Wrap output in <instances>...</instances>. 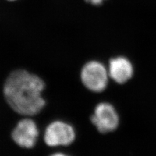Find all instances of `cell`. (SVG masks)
I'll list each match as a JSON object with an SVG mask.
<instances>
[{
    "label": "cell",
    "instance_id": "obj_1",
    "mask_svg": "<svg viewBox=\"0 0 156 156\" xmlns=\"http://www.w3.org/2000/svg\"><path fill=\"white\" fill-rule=\"evenodd\" d=\"M44 89V83L40 77L26 70H17L7 77L3 93L9 106L17 113L33 116L45 105L42 96Z\"/></svg>",
    "mask_w": 156,
    "mask_h": 156
},
{
    "label": "cell",
    "instance_id": "obj_2",
    "mask_svg": "<svg viewBox=\"0 0 156 156\" xmlns=\"http://www.w3.org/2000/svg\"><path fill=\"white\" fill-rule=\"evenodd\" d=\"M109 77L108 69L98 61L87 62L81 72L83 84L87 89L95 92H100L106 89Z\"/></svg>",
    "mask_w": 156,
    "mask_h": 156
},
{
    "label": "cell",
    "instance_id": "obj_3",
    "mask_svg": "<svg viewBox=\"0 0 156 156\" xmlns=\"http://www.w3.org/2000/svg\"><path fill=\"white\" fill-rule=\"evenodd\" d=\"M90 120L97 129L103 133L115 130L119 124V117L115 107L106 102L96 105Z\"/></svg>",
    "mask_w": 156,
    "mask_h": 156
},
{
    "label": "cell",
    "instance_id": "obj_6",
    "mask_svg": "<svg viewBox=\"0 0 156 156\" xmlns=\"http://www.w3.org/2000/svg\"><path fill=\"white\" fill-rule=\"evenodd\" d=\"M108 72L112 80L117 83L122 84L132 77L133 66L127 58L117 57L110 60Z\"/></svg>",
    "mask_w": 156,
    "mask_h": 156
},
{
    "label": "cell",
    "instance_id": "obj_9",
    "mask_svg": "<svg viewBox=\"0 0 156 156\" xmlns=\"http://www.w3.org/2000/svg\"><path fill=\"white\" fill-rule=\"evenodd\" d=\"M9 1H15V0H9Z\"/></svg>",
    "mask_w": 156,
    "mask_h": 156
},
{
    "label": "cell",
    "instance_id": "obj_5",
    "mask_svg": "<svg viewBox=\"0 0 156 156\" xmlns=\"http://www.w3.org/2000/svg\"><path fill=\"white\" fill-rule=\"evenodd\" d=\"M38 131L35 122L29 119L20 120L12 133L13 140L18 146L31 148L35 144Z\"/></svg>",
    "mask_w": 156,
    "mask_h": 156
},
{
    "label": "cell",
    "instance_id": "obj_4",
    "mask_svg": "<svg viewBox=\"0 0 156 156\" xmlns=\"http://www.w3.org/2000/svg\"><path fill=\"white\" fill-rule=\"evenodd\" d=\"M74 128L61 121H55L49 125L44 133V141L50 146H68L75 139Z\"/></svg>",
    "mask_w": 156,
    "mask_h": 156
},
{
    "label": "cell",
    "instance_id": "obj_7",
    "mask_svg": "<svg viewBox=\"0 0 156 156\" xmlns=\"http://www.w3.org/2000/svg\"><path fill=\"white\" fill-rule=\"evenodd\" d=\"M85 2L94 5H100L104 2V0H85Z\"/></svg>",
    "mask_w": 156,
    "mask_h": 156
},
{
    "label": "cell",
    "instance_id": "obj_8",
    "mask_svg": "<svg viewBox=\"0 0 156 156\" xmlns=\"http://www.w3.org/2000/svg\"><path fill=\"white\" fill-rule=\"evenodd\" d=\"M51 156H68V155H65V154H61V153H57V154L51 155Z\"/></svg>",
    "mask_w": 156,
    "mask_h": 156
}]
</instances>
